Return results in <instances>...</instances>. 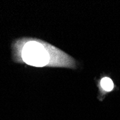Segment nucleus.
Returning a JSON list of instances; mask_svg holds the SVG:
<instances>
[{
	"label": "nucleus",
	"instance_id": "1",
	"mask_svg": "<svg viewBox=\"0 0 120 120\" xmlns=\"http://www.w3.org/2000/svg\"><path fill=\"white\" fill-rule=\"evenodd\" d=\"M17 59L36 67L75 68L73 58L58 48L36 39H21L15 43Z\"/></svg>",
	"mask_w": 120,
	"mask_h": 120
},
{
	"label": "nucleus",
	"instance_id": "2",
	"mask_svg": "<svg viewBox=\"0 0 120 120\" xmlns=\"http://www.w3.org/2000/svg\"><path fill=\"white\" fill-rule=\"evenodd\" d=\"M101 85L103 89L106 91H110L114 88V83L113 81L105 77L101 81Z\"/></svg>",
	"mask_w": 120,
	"mask_h": 120
}]
</instances>
